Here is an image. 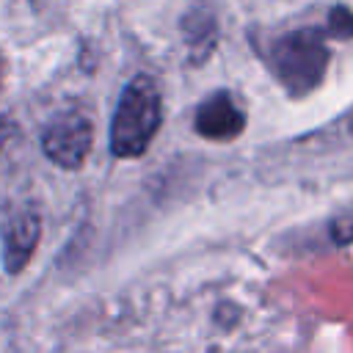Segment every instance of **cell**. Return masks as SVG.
Listing matches in <instances>:
<instances>
[{"instance_id": "obj_4", "label": "cell", "mask_w": 353, "mask_h": 353, "mask_svg": "<svg viewBox=\"0 0 353 353\" xmlns=\"http://www.w3.org/2000/svg\"><path fill=\"white\" fill-rule=\"evenodd\" d=\"M245 127V110L229 91L210 94L196 108V132L207 141H232Z\"/></svg>"}, {"instance_id": "obj_5", "label": "cell", "mask_w": 353, "mask_h": 353, "mask_svg": "<svg viewBox=\"0 0 353 353\" xmlns=\"http://www.w3.org/2000/svg\"><path fill=\"white\" fill-rule=\"evenodd\" d=\"M41 234V218L36 210H14L3 223V265L8 273H19L39 243Z\"/></svg>"}, {"instance_id": "obj_8", "label": "cell", "mask_w": 353, "mask_h": 353, "mask_svg": "<svg viewBox=\"0 0 353 353\" xmlns=\"http://www.w3.org/2000/svg\"><path fill=\"white\" fill-rule=\"evenodd\" d=\"M347 130H350V135H353V113H350V119H347Z\"/></svg>"}, {"instance_id": "obj_2", "label": "cell", "mask_w": 353, "mask_h": 353, "mask_svg": "<svg viewBox=\"0 0 353 353\" xmlns=\"http://www.w3.org/2000/svg\"><path fill=\"white\" fill-rule=\"evenodd\" d=\"M328 44L320 30H292L276 39L270 50V66L276 80L284 85L290 97H306L312 94L328 69Z\"/></svg>"}, {"instance_id": "obj_6", "label": "cell", "mask_w": 353, "mask_h": 353, "mask_svg": "<svg viewBox=\"0 0 353 353\" xmlns=\"http://www.w3.org/2000/svg\"><path fill=\"white\" fill-rule=\"evenodd\" d=\"M331 240L336 243V245H347V243H353V204H347L342 212H336L334 218H331Z\"/></svg>"}, {"instance_id": "obj_7", "label": "cell", "mask_w": 353, "mask_h": 353, "mask_svg": "<svg viewBox=\"0 0 353 353\" xmlns=\"http://www.w3.org/2000/svg\"><path fill=\"white\" fill-rule=\"evenodd\" d=\"M11 132H14V124H11L8 119H3V116H0V149H3V143L8 141V135H11Z\"/></svg>"}, {"instance_id": "obj_1", "label": "cell", "mask_w": 353, "mask_h": 353, "mask_svg": "<svg viewBox=\"0 0 353 353\" xmlns=\"http://www.w3.org/2000/svg\"><path fill=\"white\" fill-rule=\"evenodd\" d=\"M160 121H163L160 88L146 74L132 77L124 85L113 121H110V152L116 157L143 154L152 138L157 135Z\"/></svg>"}, {"instance_id": "obj_3", "label": "cell", "mask_w": 353, "mask_h": 353, "mask_svg": "<svg viewBox=\"0 0 353 353\" xmlns=\"http://www.w3.org/2000/svg\"><path fill=\"white\" fill-rule=\"evenodd\" d=\"M91 143H94V127L77 110L55 116L41 132L44 154L61 168H80L91 152Z\"/></svg>"}]
</instances>
